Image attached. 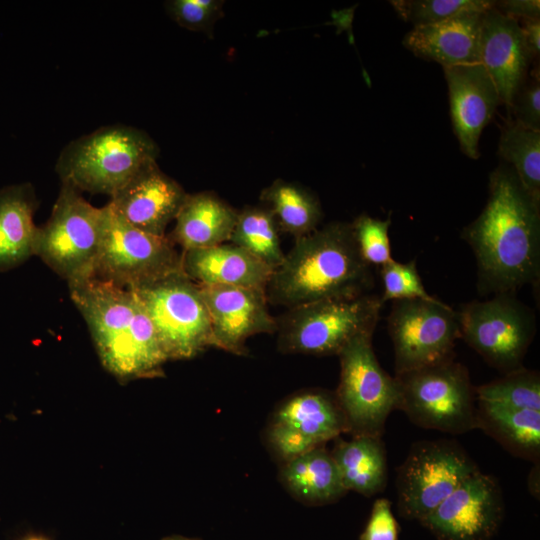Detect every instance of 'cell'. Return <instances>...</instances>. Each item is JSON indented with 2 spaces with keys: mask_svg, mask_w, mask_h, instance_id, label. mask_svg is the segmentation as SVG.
<instances>
[{
  "mask_svg": "<svg viewBox=\"0 0 540 540\" xmlns=\"http://www.w3.org/2000/svg\"><path fill=\"white\" fill-rule=\"evenodd\" d=\"M461 238L475 255L481 294H513L527 284L538 285L540 203L509 165L490 173L485 207Z\"/></svg>",
  "mask_w": 540,
  "mask_h": 540,
  "instance_id": "cell-1",
  "label": "cell"
},
{
  "mask_svg": "<svg viewBox=\"0 0 540 540\" xmlns=\"http://www.w3.org/2000/svg\"><path fill=\"white\" fill-rule=\"evenodd\" d=\"M371 266L362 258L351 224L331 222L295 239L266 286L268 303L287 309L329 299L369 294Z\"/></svg>",
  "mask_w": 540,
  "mask_h": 540,
  "instance_id": "cell-2",
  "label": "cell"
},
{
  "mask_svg": "<svg viewBox=\"0 0 540 540\" xmlns=\"http://www.w3.org/2000/svg\"><path fill=\"white\" fill-rule=\"evenodd\" d=\"M68 285L109 373L124 383L163 376L168 359L132 289L96 278Z\"/></svg>",
  "mask_w": 540,
  "mask_h": 540,
  "instance_id": "cell-3",
  "label": "cell"
},
{
  "mask_svg": "<svg viewBox=\"0 0 540 540\" xmlns=\"http://www.w3.org/2000/svg\"><path fill=\"white\" fill-rule=\"evenodd\" d=\"M158 154L157 144L145 132L126 125L105 126L68 144L56 171L62 184L112 197L156 163Z\"/></svg>",
  "mask_w": 540,
  "mask_h": 540,
  "instance_id": "cell-4",
  "label": "cell"
},
{
  "mask_svg": "<svg viewBox=\"0 0 540 540\" xmlns=\"http://www.w3.org/2000/svg\"><path fill=\"white\" fill-rule=\"evenodd\" d=\"M382 305L380 296L369 293L289 308L276 319L278 349L292 354L338 355L355 338L374 333Z\"/></svg>",
  "mask_w": 540,
  "mask_h": 540,
  "instance_id": "cell-5",
  "label": "cell"
},
{
  "mask_svg": "<svg viewBox=\"0 0 540 540\" xmlns=\"http://www.w3.org/2000/svg\"><path fill=\"white\" fill-rule=\"evenodd\" d=\"M394 377L397 409L415 425L453 435L476 429L475 387L461 363L452 358Z\"/></svg>",
  "mask_w": 540,
  "mask_h": 540,
  "instance_id": "cell-6",
  "label": "cell"
},
{
  "mask_svg": "<svg viewBox=\"0 0 540 540\" xmlns=\"http://www.w3.org/2000/svg\"><path fill=\"white\" fill-rule=\"evenodd\" d=\"M104 207L62 184L47 222L38 227L35 255L69 283L93 278L102 239Z\"/></svg>",
  "mask_w": 540,
  "mask_h": 540,
  "instance_id": "cell-7",
  "label": "cell"
},
{
  "mask_svg": "<svg viewBox=\"0 0 540 540\" xmlns=\"http://www.w3.org/2000/svg\"><path fill=\"white\" fill-rule=\"evenodd\" d=\"M102 239L93 278L124 288L151 284L183 272L182 252L168 236L142 231L104 206Z\"/></svg>",
  "mask_w": 540,
  "mask_h": 540,
  "instance_id": "cell-8",
  "label": "cell"
},
{
  "mask_svg": "<svg viewBox=\"0 0 540 540\" xmlns=\"http://www.w3.org/2000/svg\"><path fill=\"white\" fill-rule=\"evenodd\" d=\"M372 335H361L337 355L340 380L335 397L342 411L346 433L382 437L390 413L397 409L399 391L395 377L379 364Z\"/></svg>",
  "mask_w": 540,
  "mask_h": 540,
  "instance_id": "cell-9",
  "label": "cell"
},
{
  "mask_svg": "<svg viewBox=\"0 0 540 540\" xmlns=\"http://www.w3.org/2000/svg\"><path fill=\"white\" fill-rule=\"evenodd\" d=\"M132 290L168 360L190 359L213 346L211 321L199 286L184 272Z\"/></svg>",
  "mask_w": 540,
  "mask_h": 540,
  "instance_id": "cell-10",
  "label": "cell"
},
{
  "mask_svg": "<svg viewBox=\"0 0 540 540\" xmlns=\"http://www.w3.org/2000/svg\"><path fill=\"white\" fill-rule=\"evenodd\" d=\"M457 319L460 338L490 366L504 374L523 367L536 334V317L512 293L466 303Z\"/></svg>",
  "mask_w": 540,
  "mask_h": 540,
  "instance_id": "cell-11",
  "label": "cell"
},
{
  "mask_svg": "<svg viewBox=\"0 0 540 540\" xmlns=\"http://www.w3.org/2000/svg\"><path fill=\"white\" fill-rule=\"evenodd\" d=\"M477 470L470 455L454 440H421L413 443L405 460L397 468L399 515L406 520L420 522Z\"/></svg>",
  "mask_w": 540,
  "mask_h": 540,
  "instance_id": "cell-12",
  "label": "cell"
},
{
  "mask_svg": "<svg viewBox=\"0 0 540 540\" xmlns=\"http://www.w3.org/2000/svg\"><path fill=\"white\" fill-rule=\"evenodd\" d=\"M387 321L395 375L454 357L456 340L460 338L457 311L443 301H393Z\"/></svg>",
  "mask_w": 540,
  "mask_h": 540,
  "instance_id": "cell-13",
  "label": "cell"
},
{
  "mask_svg": "<svg viewBox=\"0 0 540 540\" xmlns=\"http://www.w3.org/2000/svg\"><path fill=\"white\" fill-rule=\"evenodd\" d=\"M504 515L498 481L477 470L420 523L437 540H491Z\"/></svg>",
  "mask_w": 540,
  "mask_h": 540,
  "instance_id": "cell-14",
  "label": "cell"
},
{
  "mask_svg": "<svg viewBox=\"0 0 540 540\" xmlns=\"http://www.w3.org/2000/svg\"><path fill=\"white\" fill-rule=\"evenodd\" d=\"M198 286L210 317L214 347L236 355H246L245 343L248 338L260 333L276 332L277 322L268 311L265 290Z\"/></svg>",
  "mask_w": 540,
  "mask_h": 540,
  "instance_id": "cell-15",
  "label": "cell"
},
{
  "mask_svg": "<svg viewBox=\"0 0 540 540\" xmlns=\"http://www.w3.org/2000/svg\"><path fill=\"white\" fill-rule=\"evenodd\" d=\"M450 115L462 152L478 159L479 140L501 103L498 90L480 63L445 67Z\"/></svg>",
  "mask_w": 540,
  "mask_h": 540,
  "instance_id": "cell-16",
  "label": "cell"
},
{
  "mask_svg": "<svg viewBox=\"0 0 540 540\" xmlns=\"http://www.w3.org/2000/svg\"><path fill=\"white\" fill-rule=\"evenodd\" d=\"M187 193L157 162L139 172L112 197L108 205L130 225L150 234L165 230L180 210Z\"/></svg>",
  "mask_w": 540,
  "mask_h": 540,
  "instance_id": "cell-17",
  "label": "cell"
},
{
  "mask_svg": "<svg viewBox=\"0 0 540 540\" xmlns=\"http://www.w3.org/2000/svg\"><path fill=\"white\" fill-rule=\"evenodd\" d=\"M535 60L526 45L518 20L508 17L494 7L485 12L482 20L479 63L489 73L507 109L526 79Z\"/></svg>",
  "mask_w": 540,
  "mask_h": 540,
  "instance_id": "cell-18",
  "label": "cell"
},
{
  "mask_svg": "<svg viewBox=\"0 0 540 540\" xmlns=\"http://www.w3.org/2000/svg\"><path fill=\"white\" fill-rule=\"evenodd\" d=\"M484 13L467 12L446 20L413 27L403 45L415 56L445 67L479 63Z\"/></svg>",
  "mask_w": 540,
  "mask_h": 540,
  "instance_id": "cell-19",
  "label": "cell"
},
{
  "mask_svg": "<svg viewBox=\"0 0 540 540\" xmlns=\"http://www.w3.org/2000/svg\"><path fill=\"white\" fill-rule=\"evenodd\" d=\"M182 270L198 285L266 290L273 269L230 242L182 251Z\"/></svg>",
  "mask_w": 540,
  "mask_h": 540,
  "instance_id": "cell-20",
  "label": "cell"
},
{
  "mask_svg": "<svg viewBox=\"0 0 540 540\" xmlns=\"http://www.w3.org/2000/svg\"><path fill=\"white\" fill-rule=\"evenodd\" d=\"M237 215L238 210L213 192L187 194L168 238L182 251L227 243Z\"/></svg>",
  "mask_w": 540,
  "mask_h": 540,
  "instance_id": "cell-21",
  "label": "cell"
},
{
  "mask_svg": "<svg viewBox=\"0 0 540 540\" xmlns=\"http://www.w3.org/2000/svg\"><path fill=\"white\" fill-rule=\"evenodd\" d=\"M36 206L33 187L28 183L0 189V272L13 269L35 255Z\"/></svg>",
  "mask_w": 540,
  "mask_h": 540,
  "instance_id": "cell-22",
  "label": "cell"
},
{
  "mask_svg": "<svg viewBox=\"0 0 540 540\" xmlns=\"http://www.w3.org/2000/svg\"><path fill=\"white\" fill-rule=\"evenodd\" d=\"M476 429L513 456L539 464L540 411L477 401Z\"/></svg>",
  "mask_w": 540,
  "mask_h": 540,
  "instance_id": "cell-23",
  "label": "cell"
},
{
  "mask_svg": "<svg viewBox=\"0 0 540 540\" xmlns=\"http://www.w3.org/2000/svg\"><path fill=\"white\" fill-rule=\"evenodd\" d=\"M336 439L330 452L345 489L366 497L382 492L388 480L387 454L382 437L352 436L348 441Z\"/></svg>",
  "mask_w": 540,
  "mask_h": 540,
  "instance_id": "cell-24",
  "label": "cell"
},
{
  "mask_svg": "<svg viewBox=\"0 0 540 540\" xmlns=\"http://www.w3.org/2000/svg\"><path fill=\"white\" fill-rule=\"evenodd\" d=\"M280 478L293 496L309 505L333 503L348 492L331 452L323 445L286 462Z\"/></svg>",
  "mask_w": 540,
  "mask_h": 540,
  "instance_id": "cell-25",
  "label": "cell"
},
{
  "mask_svg": "<svg viewBox=\"0 0 540 540\" xmlns=\"http://www.w3.org/2000/svg\"><path fill=\"white\" fill-rule=\"evenodd\" d=\"M273 421L294 427L317 445L346 433L335 394L322 389H310L291 396L277 408Z\"/></svg>",
  "mask_w": 540,
  "mask_h": 540,
  "instance_id": "cell-26",
  "label": "cell"
},
{
  "mask_svg": "<svg viewBox=\"0 0 540 540\" xmlns=\"http://www.w3.org/2000/svg\"><path fill=\"white\" fill-rule=\"evenodd\" d=\"M260 200L272 212L279 230L295 239L315 231L323 218L317 196L294 182L276 179L262 190Z\"/></svg>",
  "mask_w": 540,
  "mask_h": 540,
  "instance_id": "cell-27",
  "label": "cell"
},
{
  "mask_svg": "<svg viewBox=\"0 0 540 540\" xmlns=\"http://www.w3.org/2000/svg\"><path fill=\"white\" fill-rule=\"evenodd\" d=\"M279 227L272 212L263 204L238 211L229 242L276 269L284 260Z\"/></svg>",
  "mask_w": 540,
  "mask_h": 540,
  "instance_id": "cell-28",
  "label": "cell"
},
{
  "mask_svg": "<svg viewBox=\"0 0 540 540\" xmlns=\"http://www.w3.org/2000/svg\"><path fill=\"white\" fill-rule=\"evenodd\" d=\"M497 153L514 170L529 195L540 203V131L509 118L501 126Z\"/></svg>",
  "mask_w": 540,
  "mask_h": 540,
  "instance_id": "cell-29",
  "label": "cell"
},
{
  "mask_svg": "<svg viewBox=\"0 0 540 540\" xmlns=\"http://www.w3.org/2000/svg\"><path fill=\"white\" fill-rule=\"evenodd\" d=\"M477 401L540 411V376L524 367L475 387Z\"/></svg>",
  "mask_w": 540,
  "mask_h": 540,
  "instance_id": "cell-30",
  "label": "cell"
},
{
  "mask_svg": "<svg viewBox=\"0 0 540 540\" xmlns=\"http://www.w3.org/2000/svg\"><path fill=\"white\" fill-rule=\"evenodd\" d=\"M395 12L413 27L434 24L467 12L485 13L494 7L490 0H394Z\"/></svg>",
  "mask_w": 540,
  "mask_h": 540,
  "instance_id": "cell-31",
  "label": "cell"
},
{
  "mask_svg": "<svg viewBox=\"0 0 540 540\" xmlns=\"http://www.w3.org/2000/svg\"><path fill=\"white\" fill-rule=\"evenodd\" d=\"M350 224L358 250L367 264L381 267L393 260L389 240L390 216L379 219L361 214Z\"/></svg>",
  "mask_w": 540,
  "mask_h": 540,
  "instance_id": "cell-32",
  "label": "cell"
},
{
  "mask_svg": "<svg viewBox=\"0 0 540 540\" xmlns=\"http://www.w3.org/2000/svg\"><path fill=\"white\" fill-rule=\"evenodd\" d=\"M380 268V276L383 283V293L380 299L383 304L389 300H438L426 291L418 273L415 260L400 263L393 259Z\"/></svg>",
  "mask_w": 540,
  "mask_h": 540,
  "instance_id": "cell-33",
  "label": "cell"
},
{
  "mask_svg": "<svg viewBox=\"0 0 540 540\" xmlns=\"http://www.w3.org/2000/svg\"><path fill=\"white\" fill-rule=\"evenodd\" d=\"M221 0H171L165 6L171 18L181 27L209 35L222 17Z\"/></svg>",
  "mask_w": 540,
  "mask_h": 540,
  "instance_id": "cell-34",
  "label": "cell"
},
{
  "mask_svg": "<svg viewBox=\"0 0 540 540\" xmlns=\"http://www.w3.org/2000/svg\"><path fill=\"white\" fill-rule=\"evenodd\" d=\"M508 111L523 126L540 131V77L539 66L529 71L516 91Z\"/></svg>",
  "mask_w": 540,
  "mask_h": 540,
  "instance_id": "cell-35",
  "label": "cell"
},
{
  "mask_svg": "<svg viewBox=\"0 0 540 540\" xmlns=\"http://www.w3.org/2000/svg\"><path fill=\"white\" fill-rule=\"evenodd\" d=\"M267 434L272 449L285 463L319 446L294 427L281 422L272 421Z\"/></svg>",
  "mask_w": 540,
  "mask_h": 540,
  "instance_id": "cell-36",
  "label": "cell"
},
{
  "mask_svg": "<svg viewBox=\"0 0 540 540\" xmlns=\"http://www.w3.org/2000/svg\"><path fill=\"white\" fill-rule=\"evenodd\" d=\"M359 540H399V525L386 498L377 499Z\"/></svg>",
  "mask_w": 540,
  "mask_h": 540,
  "instance_id": "cell-37",
  "label": "cell"
},
{
  "mask_svg": "<svg viewBox=\"0 0 540 540\" xmlns=\"http://www.w3.org/2000/svg\"><path fill=\"white\" fill-rule=\"evenodd\" d=\"M494 8L518 21L540 18V2L538 0L495 1Z\"/></svg>",
  "mask_w": 540,
  "mask_h": 540,
  "instance_id": "cell-38",
  "label": "cell"
},
{
  "mask_svg": "<svg viewBox=\"0 0 540 540\" xmlns=\"http://www.w3.org/2000/svg\"><path fill=\"white\" fill-rule=\"evenodd\" d=\"M527 47L536 59L540 51V18L518 21Z\"/></svg>",
  "mask_w": 540,
  "mask_h": 540,
  "instance_id": "cell-39",
  "label": "cell"
},
{
  "mask_svg": "<svg viewBox=\"0 0 540 540\" xmlns=\"http://www.w3.org/2000/svg\"><path fill=\"white\" fill-rule=\"evenodd\" d=\"M162 540H200L198 538H188L180 535H171L164 537Z\"/></svg>",
  "mask_w": 540,
  "mask_h": 540,
  "instance_id": "cell-40",
  "label": "cell"
},
{
  "mask_svg": "<svg viewBox=\"0 0 540 540\" xmlns=\"http://www.w3.org/2000/svg\"><path fill=\"white\" fill-rule=\"evenodd\" d=\"M23 540H49V539H47V538L44 537V536L32 535V536L26 537V538L23 539Z\"/></svg>",
  "mask_w": 540,
  "mask_h": 540,
  "instance_id": "cell-41",
  "label": "cell"
}]
</instances>
